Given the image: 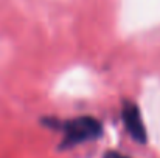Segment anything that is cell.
Wrapping results in <instances>:
<instances>
[{
    "mask_svg": "<svg viewBox=\"0 0 160 158\" xmlns=\"http://www.w3.org/2000/svg\"><path fill=\"white\" fill-rule=\"evenodd\" d=\"M54 129L64 130V140L61 143V149H68L76 144L97 140L103 133V126L98 119L92 116H79L65 122L56 121Z\"/></svg>",
    "mask_w": 160,
    "mask_h": 158,
    "instance_id": "obj_1",
    "label": "cell"
},
{
    "mask_svg": "<svg viewBox=\"0 0 160 158\" xmlns=\"http://www.w3.org/2000/svg\"><path fill=\"white\" fill-rule=\"evenodd\" d=\"M121 116L131 138L140 144H145L148 138H146V129H145L138 105L132 101H124L121 107Z\"/></svg>",
    "mask_w": 160,
    "mask_h": 158,
    "instance_id": "obj_2",
    "label": "cell"
},
{
    "mask_svg": "<svg viewBox=\"0 0 160 158\" xmlns=\"http://www.w3.org/2000/svg\"><path fill=\"white\" fill-rule=\"evenodd\" d=\"M103 158H129V157H126V155H123L120 152H115V151H109V152L104 154Z\"/></svg>",
    "mask_w": 160,
    "mask_h": 158,
    "instance_id": "obj_3",
    "label": "cell"
}]
</instances>
